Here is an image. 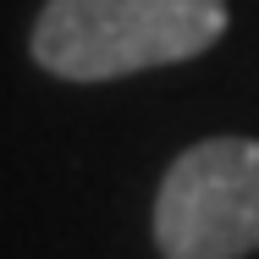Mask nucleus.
<instances>
[{"label":"nucleus","mask_w":259,"mask_h":259,"mask_svg":"<svg viewBox=\"0 0 259 259\" xmlns=\"http://www.w3.org/2000/svg\"><path fill=\"white\" fill-rule=\"evenodd\" d=\"M226 33V0H45L33 61L66 83L193 61Z\"/></svg>","instance_id":"f257e3e1"},{"label":"nucleus","mask_w":259,"mask_h":259,"mask_svg":"<svg viewBox=\"0 0 259 259\" xmlns=\"http://www.w3.org/2000/svg\"><path fill=\"white\" fill-rule=\"evenodd\" d=\"M165 259H243L259 248V138H204L171 160L155 199Z\"/></svg>","instance_id":"f03ea898"}]
</instances>
